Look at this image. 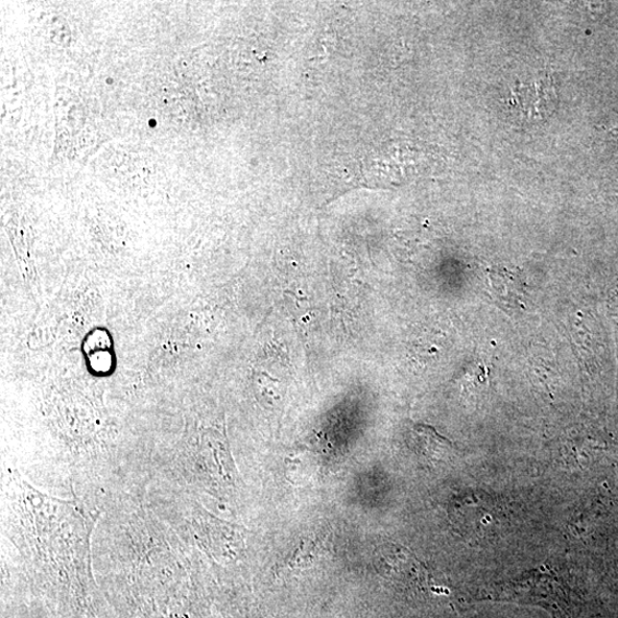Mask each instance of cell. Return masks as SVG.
<instances>
[{
  "label": "cell",
  "mask_w": 618,
  "mask_h": 618,
  "mask_svg": "<svg viewBox=\"0 0 618 618\" xmlns=\"http://www.w3.org/2000/svg\"><path fill=\"white\" fill-rule=\"evenodd\" d=\"M322 539L319 536L302 538L289 560V568H307L320 558L325 549Z\"/></svg>",
  "instance_id": "cell-4"
},
{
  "label": "cell",
  "mask_w": 618,
  "mask_h": 618,
  "mask_svg": "<svg viewBox=\"0 0 618 618\" xmlns=\"http://www.w3.org/2000/svg\"><path fill=\"white\" fill-rule=\"evenodd\" d=\"M489 292L504 311L514 313L525 308L526 280L519 271L492 268L488 271Z\"/></svg>",
  "instance_id": "cell-3"
},
{
  "label": "cell",
  "mask_w": 618,
  "mask_h": 618,
  "mask_svg": "<svg viewBox=\"0 0 618 618\" xmlns=\"http://www.w3.org/2000/svg\"><path fill=\"white\" fill-rule=\"evenodd\" d=\"M503 108L520 127L539 124L556 111L558 87L548 71H532L516 78L503 94Z\"/></svg>",
  "instance_id": "cell-2"
},
{
  "label": "cell",
  "mask_w": 618,
  "mask_h": 618,
  "mask_svg": "<svg viewBox=\"0 0 618 618\" xmlns=\"http://www.w3.org/2000/svg\"><path fill=\"white\" fill-rule=\"evenodd\" d=\"M495 601L534 604L554 618H594L596 608L568 584L549 575H532L514 581L494 593Z\"/></svg>",
  "instance_id": "cell-1"
}]
</instances>
